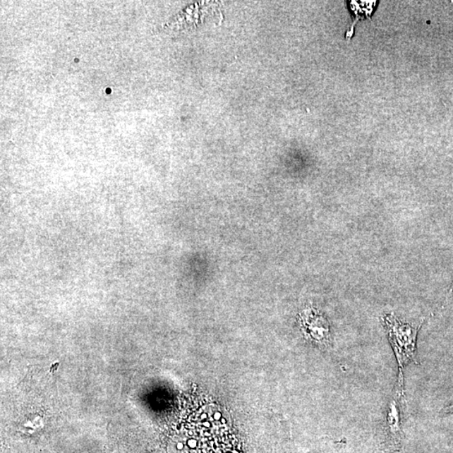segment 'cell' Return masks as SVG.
Returning a JSON list of instances; mask_svg holds the SVG:
<instances>
[{
    "label": "cell",
    "mask_w": 453,
    "mask_h": 453,
    "mask_svg": "<svg viewBox=\"0 0 453 453\" xmlns=\"http://www.w3.org/2000/svg\"><path fill=\"white\" fill-rule=\"evenodd\" d=\"M381 321L397 359L399 376L397 389L404 393V368L409 363H417L416 339L423 321L416 325L403 322L392 313L384 315Z\"/></svg>",
    "instance_id": "cell-1"
},
{
    "label": "cell",
    "mask_w": 453,
    "mask_h": 453,
    "mask_svg": "<svg viewBox=\"0 0 453 453\" xmlns=\"http://www.w3.org/2000/svg\"><path fill=\"white\" fill-rule=\"evenodd\" d=\"M405 403V393L394 390V394L388 404L383 430L382 448L390 453L401 450L404 433L402 430V407Z\"/></svg>",
    "instance_id": "cell-2"
},
{
    "label": "cell",
    "mask_w": 453,
    "mask_h": 453,
    "mask_svg": "<svg viewBox=\"0 0 453 453\" xmlns=\"http://www.w3.org/2000/svg\"><path fill=\"white\" fill-rule=\"evenodd\" d=\"M302 327L309 339L320 345L330 346L332 335L330 324L316 310H306L301 317Z\"/></svg>",
    "instance_id": "cell-3"
},
{
    "label": "cell",
    "mask_w": 453,
    "mask_h": 453,
    "mask_svg": "<svg viewBox=\"0 0 453 453\" xmlns=\"http://www.w3.org/2000/svg\"><path fill=\"white\" fill-rule=\"evenodd\" d=\"M452 294H453V282H452V286H451L450 290H449V291H448V293H447V300H446V301H447V299H448V298H449V297H450Z\"/></svg>",
    "instance_id": "cell-5"
},
{
    "label": "cell",
    "mask_w": 453,
    "mask_h": 453,
    "mask_svg": "<svg viewBox=\"0 0 453 453\" xmlns=\"http://www.w3.org/2000/svg\"><path fill=\"white\" fill-rule=\"evenodd\" d=\"M443 412L444 414H452V413H453V405L446 408Z\"/></svg>",
    "instance_id": "cell-4"
}]
</instances>
